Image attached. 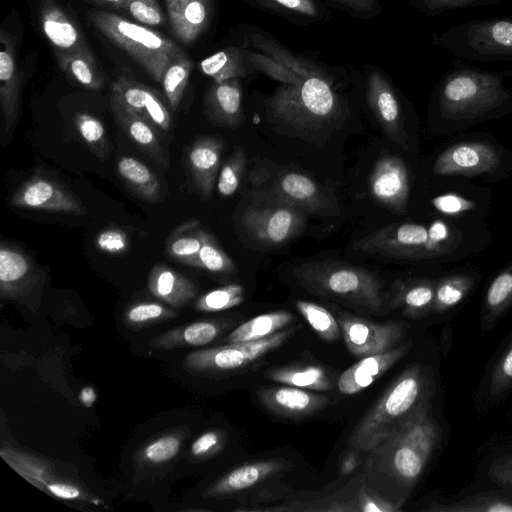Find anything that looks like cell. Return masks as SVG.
Here are the masks:
<instances>
[{"instance_id":"obj_58","label":"cell","mask_w":512,"mask_h":512,"mask_svg":"<svg viewBox=\"0 0 512 512\" xmlns=\"http://www.w3.org/2000/svg\"><path fill=\"white\" fill-rule=\"evenodd\" d=\"M294 12L314 17L317 15V6L312 0H270Z\"/></svg>"},{"instance_id":"obj_20","label":"cell","mask_w":512,"mask_h":512,"mask_svg":"<svg viewBox=\"0 0 512 512\" xmlns=\"http://www.w3.org/2000/svg\"><path fill=\"white\" fill-rule=\"evenodd\" d=\"M40 25L54 53H92L80 27L54 0H44L39 11Z\"/></svg>"},{"instance_id":"obj_44","label":"cell","mask_w":512,"mask_h":512,"mask_svg":"<svg viewBox=\"0 0 512 512\" xmlns=\"http://www.w3.org/2000/svg\"><path fill=\"white\" fill-rule=\"evenodd\" d=\"M183 444V433L163 434L148 442L137 454L138 462L148 466L165 464L175 458Z\"/></svg>"},{"instance_id":"obj_16","label":"cell","mask_w":512,"mask_h":512,"mask_svg":"<svg viewBox=\"0 0 512 512\" xmlns=\"http://www.w3.org/2000/svg\"><path fill=\"white\" fill-rule=\"evenodd\" d=\"M369 188L378 203L397 214H405L411 189L406 162L398 155L381 157L372 169Z\"/></svg>"},{"instance_id":"obj_34","label":"cell","mask_w":512,"mask_h":512,"mask_svg":"<svg viewBox=\"0 0 512 512\" xmlns=\"http://www.w3.org/2000/svg\"><path fill=\"white\" fill-rule=\"evenodd\" d=\"M425 510L430 512H512V489L481 492L451 503L433 502Z\"/></svg>"},{"instance_id":"obj_42","label":"cell","mask_w":512,"mask_h":512,"mask_svg":"<svg viewBox=\"0 0 512 512\" xmlns=\"http://www.w3.org/2000/svg\"><path fill=\"white\" fill-rule=\"evenodd\" d=\"M251 41L263 54L293 71L298 76L302 78L321 77L329 80L328 75L319 66L305 59L293 56L276 42L265 38L261 34H253Z\"/></svg>"},{"instance_id":"obj_4","label":"cell","mask_w":512,"mask_h":512,"mask_svg":"<svg viewBox=\"0 0 512 512\" xmlns=\"http://www.w3.org/2000/svg\"><path fill=\"white\" fill-rule=\"evenodd\" d=\"M264 104L267 121L293 132L321 129L332 121L338 110L331 81L321 77L283 84Z\"/></svg>"},{"instance_id":"obj_50","label":"cell","mask_w":512,"mask_h":512,"mask_svg":"<svg viewBox=\"0 0 512 512\" xmlns=\"http://www.w3.org/2000/svg\"><path fill=\"white\" fill-rule=\"evenodd\" d=\"M246 160L245 151L241 147H235L222 166L217 179V190L221 196L229 197L236 192L246 167Z\"/></svg>"},{"instance_id":"obj_36","label":"cell","mask_w":512,"mask_h":512,"mask_svg":"<svg viewBox=\"0 0 512 512\" xmlns=\"http://www.w3.org/2000/svg\"><path fill=\"white\" fill-rule=\"evenodd\" d=\"M247 64L249 63L244 49L228 47L203 59L199 63V68L213 81L222 82L246 76Z\"/></svg>"},{"instance_id":"obj_15","label":"cell","mask_w":512,"mask_h":512,"mask_svg":"<svg viewBox=\"0 0 512 512\" xmlns=\"http://www.w3.org/2000/svg\"><path fill=\"white\" fill-rule=\"evenodd\" d=\"M340 324L347 348L358 357L382 353L396 347L407 329L405 323L377 324L347 314L340 317Z\"/></svg>"},{"instance_id":"obj_7","label":"cell","mask_w":512,"mask_h":512,"mask_svg":"<svg viewBox=\"0 0 512 512\" xmlns=\"http://www.w3.org/2000/svg\"><path fill=\"white\" fill-rule=\"evenodd\" d=\"M294 274L304 287L314 292L375 311L383 305L381 280L360 267L318 261L301 265Z\"/></svg>"},{"instance_id":"obj_18","label":"cell","mask_w":512,"mask_h":512,"mask_svg":"<svg viewBox=\"0 0 512 512\" xmlns=\"http://www.w3.org/2000/svg\"><path fill=\"white\" fill-rule=\"evenodd\" d=\"M367 98L371 111L386 134L408 150L409 140L399 100L387 79L377 71L368 77Z\"/></svg>"},{"instance_id":"obj_54","label":"cell","mask_w":512,"mask_h":512,"mask_svg":"<svg viewBox=\"0 0 512 512\" xmlns=\"http://www.w3.org/2000/svg\"><path fill=\"white\" fill-rule=\"evenodd\" d=\"M427 15L434 16L443 11L496 5L503 0H411Z\"/></svg>"},{"instance_id":"obj_62","label":"cell","mask_w":512,"mask_h":512,"mask_svg":"<svg viewBox=\"0 0 512 512\" xmlns=\"http://www.w3.org/2000/svg\"><path fill=\"white\" fill-rule=\"evenodd\" d=\"M356 464V458L353 456H349L343 461L341 470L344 473H349L352 469H354Z\"/></svg>"},{"instance_id":"obj_35","label":"cell","mask_w":512,"mask_h":512,"mask_svg":"<svg viewBox=\"0 0 512 512\" xmlns=\"http://www.w3.org/2000/svg\"><path fill=\"white\" fill-rule=\"evenodd\" d=\"M294 315L280 310L258 315L234 329L224 340L225 343H239L267 338L289 325Z\"/></svg>"},{"instance_id":"obj_60","label":"cell","mask_w":512,"mask_h":512,"mask_svg":"<svg viewBox=\"0 0 512 512\" xmlns=\"http://www.w3.org/2000/svg\"><path fill=\"white\" fill-rule=\"evenodd\" d=\"M350 9L363 11L371 9L373 0H334Z\"/></svg>"},{"instance_id":"obj_11","label":"cell","mask_w":512,"mask_h":512,"mask_svg":"<svg viewBox=\"0 0 512 512\" xmlns=\"http://www.w3.org/2000/svg\"><path fill=\"white\" fill-rule=\"evenodd\" d=\"M0 454L18 474L54 497L63 500L100 503L87 490L72 480L60 476L51 464L39 457L20 452L9 446L2 447Z\"/></svg>"},{"instance_id":"obj_8","label":"cell","mask_w":512,"mask_h":512,"mask_svg":"<svg viewBox=\"0 0 512 512\" xmlns=\"http://www.w3.org/2000/svg\"><path fill=\"white\" fill-rule=\"evenodd\" d=\"M434 40L456 57L479 62L512 61V17L466 21Z\"/></svg>"},{"instance_id":"obj_29","label":"cell","mask_w":512,"mask_h":512,"mask_svg":"<svg viewBox=\"0 0 512 512\" xmlns=\"http://www.w3.org/2000/svg\"><path fill=\"white\" fill-rule=\"evenodd\" d=\"M148 289L156 298L175 308L186 306L198 293L193 281L164 264H156L150 270Z\"/></svg>"},{"instance_id":"obj_32","label":"cell","mask_w":512,"mask_h":512,"mask_svg":"<svg viewBox=\"0 0 512 512\" xmlns=\"http://www.w3.org/2000/svg\"><path fill=\"white\" fill-rule=\"evenodd\" d=\"M206 232L197 219L182 222L166 239V256L178 263L195 267Z\"/></svg>"},{"instance_id":"obj_40","label":"cell","mask_w":512,"mask_h":512,"mask_svg":"<svg viewBox=\"0 0 512 512\" xmlns=\"http://www.w3.org/2000/svg\"><path fill=\"white\" fill-rule=\"evenodd\" d=\"M266 377L289 386L324 391L332 386L326 372L318 366H292L271 369Z\"/></svg>"},{"instance_id":"obj_22","label":"cell","mask_w":512,"mask_h":512,"mask_svg":"<svg viewBox=\"0 0 512 512\" xmlns=\"http://www.w3.org/2000/svg\"><path fill=\"white\" fill-rule=\"evenodd\" d=\"M273 191L279 202L303 212L332 215V202L316 183L304 174L290 172L276 181Z\"/></svg>"},{"instance_id":"obj_39","label":"cell","mask_w":512,"mask_h":512,"mask_svg":"<svg viewBox=\"0 0 512 512\" xmlns=\"http://www.w3.org/2000/svg\"><path fill=\"white\" fill-rule=\"evenodd\" d=\"M512 304V263L491 281L483 302V323H495Z\"/></svg>"},{"instance_id":"obj_55","label":"cell","mask_w":512,"mask_h":512,"mask_svg":"<svg viewBox=\"0 0 512 512\" xmlns=\"http://www.w3.org/2000/svg\"><path fill=\"white\" fill-rule=\"evenodd\" d=\"M129 238L126 232L116 226L101 230L95 239L96 248L106 254L120 255L129 249Z\"/></svg>"},{"instance_id":"obj_45","label":"cell","mask_w":512,"mask_h":512,"mask_svg":"<svg viewBox=\"0 0 512 512\" xmlns=\"http://www.w3.org/2000/svg\"><path fill=\"white\" fill-rule=\"evenodd\" d=\"M177 313L157 302H139L129 306L123 315L125 325L134 330H140L150 325L169 321Z\"/></svg>"},{"instance_id":"obj_48","label":"cell","mask_w":512,"mask_h":512,"mask_svg":"<svg viewBox=\"0 0 512 512\" xmlns=\"http://www.w3.org/2000/svg\"><path fill=\"white\" fill-rule=\"evenodd\" d=\"M243 300V287L229 284L200 296L195 302V308L201 312H219L238 306Z\"/></svg>"},{"instance_id":"obj_13","label":"cell","mask_w":512,"mask_h":512,"mask_svg":"<svg viewBox=\"0 0 512 512\" xmlns=\"http://www.w3.org/2000/svg\"><path fill=\"white\" fill-rule=\"evenodd\" d=\"M10 204L17 208L84 215L82 201L63 183L35 175L14 192Z\"/></svg>"},{"instance_id":"obj_46","label":"cell","mask_w":512,"mask_h":512,"mask_svg":"<svg viewBox=\"0 0 512 512\" xmlns=\"http://www.w3.org/2000/svg\"><path fill=\"white\" fill-rule=\"evenodd\" d=\"M75 126L89 149L104 160L110 152V144L102 122L90 113L81 112L75 117Z\"/></svg>"},{"instance_id":"obj_24","label":"cell","mask_w":512,"mask_h":512,"mask_svg":"<svg viewBox=\"0 0 512 512\" xmlns=\"http://www.w3.org/2000/svg\"><path fill=\"white\" fill-rule=\"evenodd\" d=\"M411 346L412 341H408L385 352L365 356L339 376V391L352 395L364 390L407 354Z\"/></svg>"},{"instance_id":"obj_28","label":"cell","mask_w":512,"mask_h":512,"mask_svg":"<svg viewBox=\"0 0 512 512\" xmlns=\"http://www.w3.org/2000/svg\"><path fill=\"white\" fill-rule=\"evenodd\" d=\"M111 110L118 126L126 136L149 157L162 165H169V155L164 150L157 127L147 118L110 100Z\"/></svg>"},{"instance_id":"obj_41","label":"cell","mask_w":512,"mask_h":512,"mask_svg":"<svg viewBox=\"0 0 512 512\" xmlns=\"http://www.w3.org/2000/svg\"><path fill=\"white\" fill-rule=\"evenodd\" d=\"M436 280L428 278L413 279L400 285L397 302L407 315L423 316L432 312Z\"/></svg>"},{"instance_id":"obj_49","label":"cell","mask_w":512,"mask_h":512,"mask_svg":"<svg viewBox=\"0 0 512 512\" xmlns=\"http://www.w3.org/2000/svg\"><path fill=\"white\" fill-rule=\"evenodd\" d=\"M195 268L204 269L213 273H232L236 270L232 259L208 232L205 234Z\"/></svg>"},{"instance_id":"obj_56","label":"cell","mask_w":512,"mask_h":512,"mask_svg":"<svg viewBox=\"0 0 512 512\" xmlns=\"http://www.w3.org/2000/svg\"><path fill=\"white\" fill-rule=\"evenodd\" d=\"M224 443L223 434L209 430L201 434L191 445L189 456L194 459L208 458L217 453Z\"/></svg>"},{"instance_id":"obj_10","label":"cell","mask_w":512,"mask_h":512,"mask_svg":"<svg viewBox=\"0 0 512 512\" xmlns=\"http://www.w3.org/2000/svg\"><path fill=\"white\" fill-rule=\"evenodd\" d=\"M295 330L296 327H290L264 339L194 351L185 357L183 367L194 374L236 370L282 345Z\"/></svg>"},{"instance_id":"obj_57","label":"cell","mask_w":512,"mask_h":512,"mask_svg":"<svg viewBox=\"0 0 512 512\" xmlns=\"http://www.w3.org/2000/svg\"><path fill=\"white\" fill-rule=\"evenodd\" d=\"M488 476L496 485L512 489V453L501 455L493 460L488 469Z\"/></svg>"},{"instance_id":"obj_12","label":"cell","mask_w":512,"mask_h":512,"mask_svg":"<svg viewBox=\"0 0 512 512\" xmlns=\"http://www.w3.org/2000/svg\"><path fill=\"white\" fill-rule=\"evenodd\" d=\"M303 211L289 205L267 208H247L241 225L257 243L276 246L292 239L304 225Z\"/></svg>"},{"instance_id":"obj_19","label":"cell","mask_w":512,"mask_h":512,"mask_svg":"<svg viewBox=\"0 0 512 512\" xmlns=\"http://www.w3.org/2000/svg\"><path fill=\"white\" fill-rule=\"evenodd\" d=\"M110 100L147 118L158 129L167 132L171 116L158 92L126 76L119 77L111 87Z\"/></svg>"},{"instance_id":"obj_26","label":"cell","mask_w":512,"mask_h":512,"mask_svg":"<svg viewBox=\"0 0 512 512\" xmlns=\"http://www.w3.org/2000/svg\"><path fill=\"white\" fill-rule=\"evenodd\" d=\"M174 36L184 44L195 42L211 19V0H164Z\"/></svg>"},{"instance_id":"obj_25","label":"cell","mask_w":512,"mask_h":512,"mask_svg":"<svg viewBox=\"0 0 512 512\" xmlns=\"http://www.w3.org/2000/svg\"><path fill=\"white\" fill-rule=\"evenodd\" d=\"M204 113L214 125L235 128L243 121L239 78L213 81L204 97Z\"/></svg>"},{"instance_id":"obj_21","label":"cell","mask_w":512,"mask_h":512,"mask_svg":"<svg viewBox=\"0 0 512 512\" xmlns=\"http://www.w3.org/2000/svg\"><path fill=\"white\" fill-rule=\"evenodd\" d=\"M223 142L219 137L200 136L187 151V169L203 199H209L219 173Z\"/></svg>"},{"instance_id":"obj_6","label":"cell","mask_w":512,"mask_h":512,"mask_svg":"<svg viewBox=\"0 0 512 512\" xmlns=\"http://www.w3.org/2000/svg\"><path fill=\"white\" fill-rule=\"evenodd\" d=\"M435 177L499 181L512 174V151L488 135L464 138L440 150L431 163Z\"/></svg>"},{"instance_id":"obj_27","label":"cell","mask_w":512,"mask_h":512,"mask_svg":"<svg viewBox=\"0 0 512 512\" xmlns=\"http://www.w3.org/2000/svg\"><path fill=\"white\" fill-rule=\"evenodd\" d=\"M261 402L272 412L290 418L311 415L328 403V398L294 386L265 388L259 392Z\"/></svg>"},{"instance_id":"obj_33","label":"cell","mask_w":512,"mask_h":512,"mask_svg":"<svg viewBox=\"0 0 512 512\" xmlns=\"http://www.w3.org/2000/svg\"><path fill=\"white\" fill-rule=\"evenodd\" d=\"M116 167L122 182L134 195L147 202L160 201L159 179L147 165L134 157L122 156Z\"/></svg>"},{"instance_id":"obj_30","label":"cell","mask_w":512,"mask_h":512,"mask_svg":"<svg viewBox=\"0 0 512 512\" xmlns=\"http://www.w3.org/2000/svg\"><path fill=\"white\" fill-rule=\"evenodd\" d=\"M224 323L216 320H201L168 330L154 339L149 345L156 349H175L203 346L214 341L222 332Z\"/></svg>"},{"instance_id":"obj_23","label":"cell","mask_w":512,"mask_h":512,"mask_svg":"<svg viewBox=\"0 0 512 512\" xmlns=\"http://www.w3.org/2000/svg\"><path fill=\"white\" fill-rule=\"evenodd\" d=\"M0 104L5 131H11L19 116L21 76L16 61L14 37L0 31Z\"/></svg>"},{"instance_id":"obj_43","label":"cell","mask_w":512,"mask_h":512,"mask_svg":"<svg viewBox=\"0 0 512 512\" xmlns=\"http://www.w3.org/2000/svg\"><path fill=\"white\" fill-rule=\"evenodd\" d=\"M193 62L186 53L176 57L166 68L162 77V87L169 106L176 110L188 83Z\"/></svg>"},{"instance_id":"obj_14","label":"cell","mask_w":512,"mask_h":512,"mask_svg":"<svg viewBox=\"0 0 512 512\" xmlns=\"http://www.w3.org/2000/svg\"><path fill=\"white\" fill-rule=\"evenodd\" d=\"M444 178V186L429 200L438 217L466 222H478L487 214L490 191L458 180Z\"/></svg>"},{"instance_id":"obj_3","label":"cell","mask_w":512,"mask_h":512,"mask_svg":"<svg viewBox=\"0 0 512 512\" xmlns=\"http://www.w3.org/2000/svg\"><path fill=\"white\" fill-rule=\"evenodd\" d=\"M434 393L431 370L419 364L409 366L358 423L348 439L349 445L360 452L382 446L430 406Z\"/></svg>"},{"instance_id":"obj_38","label":"cell","mask_w":512,"mask_h":512,"mask_svg":"<svg viewBox=\"0 0 512 512\" xmlns=\"http://www.w3.org/2000/svg\"><path fill=\"white\" fill-rule=\"evenodd\" d=\"M59 68L78 85L99 90L104 79L97 66L93 53H59L55 54Z\"/></svg>"},{"instance_id":"obj_5","label":"cell","mask_w":512,"mask_h":512,"mask_svg":"<svg viewBox=\"0 0 512 512\" xmlns=\"http://www.w3.org/2000/svg\"><path fill=\"white\" fill-rule=\"evenodd\" d=\"M93 25L124 50L156 82L161 83L168 65L184 50L170 38L109 11L90 14Z\"/></svg>"},{"instance_id":"obj_53","label":"cell","mask_w":512,"mask_h":512,"mask_svg":"<svg viewBox=\"0 0 512 512\" xmlns=\"http://www.w3.org/2000/svg\"><path fill=\"white\" fill-rule=\"evenodd\" d=\"M512 386V339L495 364L490 378V393L503 394Z\"/></svg>"},{"instance_id":"obj_61","label":"cell","mask_w":512,"mask_h":512,"mask_svg":"<svg viewBox=\"0 0 512 512\" xmlns=\"http://www.w3.org/2000/svg\"><path fill=\"white\" fill-rule=\"evenodd\" d=\"M86 2L107 9L123 10L127 0H85Z\"/></svg>"},{"instance_id":"obj_1","label":"cell","mask_w":512,"mask_h":512,"mask_svg":"<svg viewBox=\"0 0 512 512\" xmlns=\"http://www.w3.org/2000/svg\"><path fill=\"white\" fill-rule=\"evenodd\" d=\"M489 231L478 222L435 218L379 228L359 239L354 248L366 254L422 261H458L487 246Z\"/></svg>"},{"instance_id":"obj_52","label":"cell","mask_w":512,"mask_h":512,"mask_svg":"<svg viewBox=\"0 0 512 512\" xmlns=\"http://www.w3.org/2000/svg\"><path fill=\"white\" fill-rule=\"evenodd\" d=\"M123 10L144 25L158 26L165 22V15L157 0H127Z\"/></svg>"},{"instance_id":"obj_2","label":"cell","mask_w":512,"mask_h":512,"mask_svg":"<svg viewBox=\"0 0 512 512\" xmlns=\"http://www.w3.org/2000/svg\"><path fill=\"white\" fill-rule=\"evenodd\" d=\"M507 73L455 66L436 84L431 112L439 133L449 134L512 113Z\"/></svg>"},{"instance_id":"obj_47","label":"cell","mask_w":512,"mask_h":512,"mask_svg":"<svg viewBox=\"0 0 512 512\" xmlns=\"http://www.w3.org/2000/svg\"><path fill=\"white\" fill-rule=\"evenodd\" d=\"M296 307L313 330L324 340L334 341L340 337V328L333 315L324 307L299 300Z\"/></svg>"},{"instance_id":"obj_59","label":"cell","mask_w":512,"mask_h":512,"mask_svg":"<svg viewBox=\"0 0 512 512\" xmlns=\"http://www.w3.org/2000/svg\"><path fill=\"white\" fill-rule=\"evenodd\" d=\"M357 510L365 512H387L395 511L397 510V508L386 501L365 494L364 496L361 497L359 507L357 508Z\"/></svg>"},{"instance_id":"obj_17","label":"cell","mask_w":512,"mask_h":512,"mask_svg":"<svg viewBox=\"0 0 512 512\" xmlns=\"http://www.w3.org/2000/svg\"><path fill=\"white\" fill-rule=\"evenodd\" d=\"M41 280L40 269L27 253L8 242H1V299H22L32 292L40 284Z\"/></svg>"},{"instance_id":"obj_51","label":"cell","mask_w":512,"mask_h":512,"mask_svg":"<svg viewBox=\"0 0 512 512\" xmlns=\"http://www.w3.org/2000/svg\"><path fill=\"white\" fill-rule=\"evenodd\" d=\"M245 55L250 66L265 73L274 80L283 84H298L306 78H302L293 71L277 63L265 54L245 50Z\"/></svg>"},{"instance_id":"obj_37","label":"cell","mask_w":512,"mask_h":512,"mask_svg":"<svg viewBox=\"0 0 512 512\" xmlns=\"http://www.w3.org/2000/svg\"><path fill=\"white\" fill-rule=\"evenodd\" d=\"M476 276L470 272H456L436 280L433 313H443L459 305L472 291Z\"/></svg>"},{"instance_id":"obj_9","label":"cell","mask_w":512,"mask_h":512,"mask_svg":"<svg viewBox=\"0 0 512 512\" xmlns=\"http://www.w3.org/2000/svg\"><path fill=\"white\" fill-rule=\"evenodd\" d=\"M430 408L422 409L382 445L391 471L403 484L412 485L420 478L439 446L441 430Z\"/></svg>"},{"instance_id":"obj_31","label":"cell","mask_w":512,"mask_h":512,"mask_svg":"<svg viewBox=\"0 0 512 512\" xmlns=\"http://www.w3.org/2000/svg\"><path fill=\"white\" fill-rule=\"evenodd\" d=\"M278 460H265L244 464L230 471L205 492L206 497H221L256 485L281 469Z\"/></svg>"}]
</instances>
